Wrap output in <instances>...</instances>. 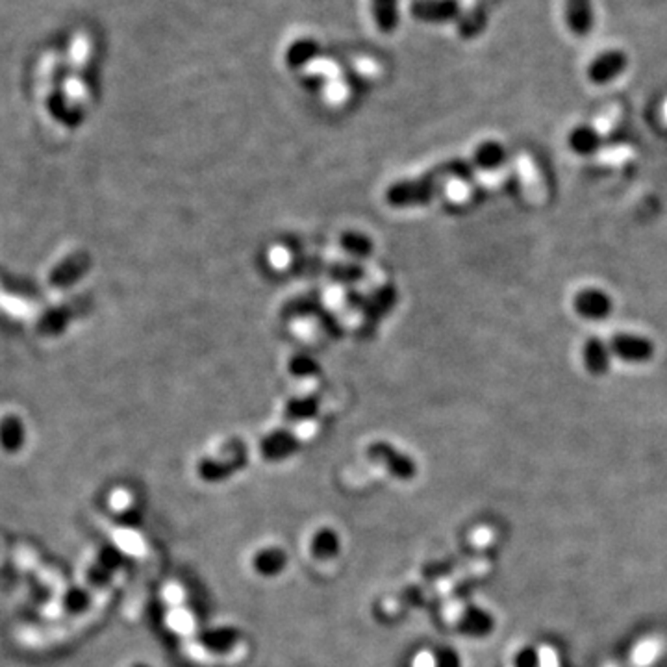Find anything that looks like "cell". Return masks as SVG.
Masks as SVG:
<instances>
[{
  "label": "cell",
  "instance_id": "obj_5",
  "mask_svg": "<svg viewBox=\"0 0 667 667\" xmlns=\"http://www.w3.org/2000/svg\"><path fill=\"white\" fill-rule=\"evenodd\" d=\"M499 3L501 0H475L473 6L464 10L460 21L456 23L458 35L462 39L479 37L486 30L489 19H492V13Z\"/></svg>",
  "mask_w": 667,
  "mask_h": 667
},
{
  "label": "cell",
  "instance_id": "obj_17",
  "mask_svg": "<svg viewBox=\"0 0 667 667\" xmlns=\"http://www.w3.org/2000/svg\"><path fill=\"white\" fill-rule=\"evenodd\" d=\"M475 160L486 171L499 169L506 162V149L497 142H486L479 147Z\"/></svg>",
  "mask_w": 667,
  "mask_h": 667
},
{
  "label": "cell",
  "instance_id": "obj_3",
  "mask_svg": "<svg viewBox=\"0 0 667 667\" xmlns=\"http://www.w3.org/2000/svg\"><path fill=\"white\" fill-rule=\"evenodd\" d=\"M573 311L584 321L599 323L614 313V299L608 291L601 288H582L573 297Z\"/></svg>",
  "mask_w": 667,
  "mask_h": 667
},
{
  "label": "cell",
  "instance_id": "obj_12",
  "mask_svg": "<svg viewBox=\"0 0 667 667\" xmlns=\"http://www.w3.org/2000/svg\"><path fill=\"white\" fill-rule=\"evenodd\" d=\"M319 42L313 37H299L286 50V64L291 69H303L319 56Z\"/></svg>",
  "mask_w": 667,
  "mask_h": 667
},
{
  "label": "cell",
  "instance_id": "obj_10",
  "mask_svg": "<svg viewBox=\"0 0 667 667\" xmlns=\"http://www.w3.org/2000/svg\"><path fill=\"white\" fill-rule=\"evenodd\" d=\"M369 10L372 23L384 35L394 34L401 21L399 0H369Z\"/></svg>",
  "mask_w": 667,
  "mask_h": 667
},
{
  "label": "cell",
  "instance_id": "obj_21",
  "mask_svg": "<svg viewBox=\"0 0 667 667\" xmlns=\"http://www.w3.org/2000/svg\"><path fill=\"white\" fill-rule=\"evenodd\" d=\"M436 667H458V658L453 655V651H443L436 658Z\"/></svg>",
  "mask_w": 667,
  "mask_h": 667
},
{
  "label": "cell",
  "instance_id": "obj_8",
  "mask_svg": "<svg viewBox=\"0 0 667 667\" xmlns=\"http://www.w3.org/2000/svg\"><path fill=\"white\" fill-rule=\"evenodd\" d=\"M89 269L88 254H73L65 258L62 264H58L56 269L50 272V286L56 289H67L73 284L80 280Z\"/></svg>",
  "mask_w": 667,
  "mask_h": 667
},
{
  "label": "cell",
  "instance_id": "obj_23",
  "mask_svg": "<svg viewBox=\"0 0 667 667\" xmlns=\"http://www.w3.org/2000/svg\"><path fill=\"white\" fill-rule=\"evenodd\" d=\"M132 667H150V665H147V663H134Z\"/></svg>",
  "mask_w": 667,
  "mask_h": 667
},
{
  "label": "cell",
  "instance_id": "obj_20",
  "mask_svg": "<svg viewBox=\"0 0 667 667\" xmlns=\"http://www.w3.org/2000/svg\"><path fill=\"white\" fill-rule=\"evenodd\" d=\"M88 604V595L80 590H74V592H69V595L65 597V608L71 612H80L84 610Z\"/></svg>",
  "mask_w": 667,
  "mask_h": 667
},
{
  "label": "cell",
  "instance_id": "obj_16",
  "mask_svg": "<svg viewBox=\"0 0 667 667\" xmlns=\"http://www.w3.org/2000/svg\"><path fill=\"white\" fill-rule=\"evenodd\" d=\"M372 453H380L384 456V464L387 465L389 473L394 475V477H397L401 480H408V479L414 477V473H416L414 464H411L408 458L394 453V450H391V448L379 447V448L372 450Z\"/></svg>",
  "mask_w": 667,
  "mask_h": 667
},
{
  "label": "cell",
  "instance_id": "obj_19",
  "mask_svg": "<svg viewBox=\"0 0 667 667\" xmlns=\"http://www.w3.org/2000/svg\"><path fill=\"white\" fill-rule=\"evenodd\" d=\"M293 448H295L293 441H289L286 436H279V438H274L272 441H269V445H265V455L269 458H280V456L289 455Z\"/></svg>",
  "mask_w": 667,
  "mask_h": 667
},
{
  "label": "cell",
  "instance_id": "obj_2",
  "mask_svg": "<svg viewBox=\"0 0 667 667\" xmlns=\"http://www.w3.org/2000/svg\"><path fill=\"white\" fill-rule=\"evenodd\" d=\"M410 15L425 25L458 23L464 13L460 0H411Z\"/></svg>",
  "mask_w": 667,
  "mask_h": 667
},
{
  "label": "cell",
  "instance_id": "obj_1",
  "mask_svg": "<svg viewBox=\"0 0 667 667\" xmlns=\"http://www.w3.org/2000/svg\"><path fill=\"white\" fill-rule=\"evenodd\" d=\"M608 345H610L614 360L629 365L649 364L656 355L655 341L636 332H617L608 340Z\"/></svg>",
  "mask_w": 667,
  "mask_h": 667
},
{
  "label": "cell",
  "instance_id": "obj_15",
  "mask_svg": "<svg viewBox=\"0 0 667 667\" xmlns=\"http://www.w3.org/2000/svg\"><path fill=\"white\" fill-rule=\"evenodd\" d=\"M311 553L319 560H330L340 553V538L332 528H321L311 540Z\"/></svg>",
  "mask_w": 667,
  "mask_h": 667
},
{
  "label": "cell",
  "instance_id": "obj_22",
  "mask_svg": "<svg viewBox=\"0 0 667 667\" xmlns=\"http://www.w3.org/2000/svg\"><path fill=\"white\" fill-rule=\"evenodd\" d=\"M414 667H436V658H433L428 653H421L418 655Z\"/></svg>",
  "mask_w": 667,
  "mask_h": 667
},
{
  "label": "cell",
  "instance_id": "obj_6",
  "mask_svg": "<svg viewBox=\"0 0 667 667\" xmlns=\"http://www.w3.org/2000/svg\"><path fill=\"white\" fill-rule=\"evenodd\" d=\"M612 362L614 356L608 341H604L599 336H592L586 340L582 347V365L587 371V375H592L595 379L606 377L612 369Z\"/></svg>",
  "mask_w": 667,
  "mask_h": 667
},
{
  "label": "cell",
  "instance_id": "obj_14",
  "mask_svg": "<svg viewBox=\"0 0 667 667\" xmlns=\"http://www.w3.org/2000/svg\"><path fill=\"white\" fill-rule=\"evenodd\" d=\"M286 562H288L286 553L282 551V548H277V547L265 548V551H262V553L254 556V567H257V571L264 577L279 575L282 569L286 567Z\"/></svg>",
  "mask_w": 667,
  "mask_h": 667
},
{
  "label": "cell",
  "instance_id": "obj_11",
  "mask_svg": "<svg viewBox=\"0 0 667 667\" xmlns=\"http://www.w3.org/2000/svg\"><path fill=\"white\" fill-rule=\"evenodd\" d=\"M27 441V430L17 416H4L0 419V448L4 453H19Z\"/></svg>",
  "mask_w": 667,
  "mask_h": 667
},
{
  "label": "cell",
  "instance_id": "obj_13",
  "mask_svg": "<svg viewBox=\"0 0 667 667\" xmlns=\"http://www.w3.org/2000/svg\"><path fill=\"white\" fill-rule=\"evenodd\" d=\"M199 641L204 645V649L213 653H226L240 641V632L232 626H218V629L204 631L199 636Z\"/></svg>",
  "mask_w": 667,
  "mask_h": 667
},
{
  "label": "cell",
  "instance_id": "obj_4",
  "mask_svg": "<svg viewBox=\"0 0 667 667\" xmlns=\"http://www.w3.org/2000/svg\"><path fill=\"white\" fill-rule=\"evenodd\" d=\"M626 69H629V54L610 49L594 58L586 69V76L594 86H608L621 78Z\"/></svg>",
  "mask_w": 667,
  "mask_h": 667
},
{
  "label": "cell",
  "instance_id": "obj_18",
  "mask_svg": "<svg viewBox=\"0 0 667 667\" xmlns=\"http://www.w3.org/2000/svg\"><path fill=\"white\" fill-rule=\"evenodd\" d=\"M67 316L65 310H52L45 313L43 319L39 321V332L47 334V336H54V334H60L65 328Z\"/></svg>",
  "mask_w": 667,
  "mask_h": 667
},
{
  "label": "cell",
  "instance_id": "obj_9",
  "mask_svg": "<svg viewBox=\"0 0 667 667\" xmlns=\"http://www.w3.org/2000/svg\"><path fill=\"white\" fill-rule=\"evenodd\" d=\"M567 145L573 154L580 156V158H590V156L597 154L602 147V135L599 130L592 125L582 123L571 128L567 135Z\"/></svg>",
  "mask_w": 667,
  "mask_h": 667
},
{
  "label": "cell",
  "instance_id": "obj_7",
  "mask_svg": "<svg viewBox=\"0 0 667 667\" xmlns=\"http://www.w3.org/2000/svg\"><path fill=\"white\" fill-rule=\"evenodd\" d=\"M565 25L575 37H586L595 27L594 0H565L564 3Z\"/></svg>",
  "mask_w": 667,
  "mask_h": 667
}]
</instances>
